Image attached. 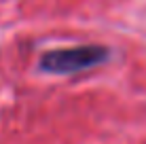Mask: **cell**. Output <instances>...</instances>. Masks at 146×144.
<instances>
[{"instance_id":"obj_1","label":"cell","mask_w":146,"mask_h":144,"mask_svg":"<svg viewBox=\"0 0 146 144\" xmlns=\"http://www.w3.org/2000/svg\"><path fill=\"white\" fill-rule=\"evenodd\" d=\"M110 49L102 44H80L70 49H53L40 57L38 68L49 74H76L108 62Z\"/></svg>"}]
</instances>
